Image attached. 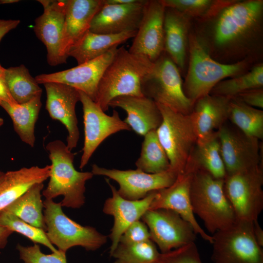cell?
Here are the masks:
<instances>
[{"label":"cell","instance_id":"6da1fadb","mask_svg":"<svg viewBox=\"0 0 263 263\" xmlns=\"http://www.w3.org/2000/svg\"><path fill=\"white\" fill-rule=\"evenodd\" d=\"M263 1H232L201 22L207 27L195 33L215 60L234 63L254 58L262 38Z\"/></svg>","mask_w":263,"mask_h":263},{"label":"cell","instance_id":"7a4b0ae2","mask_svg":"<svg viewBox=\"0 0 263 263\" xmlns=\"http://www.w3.org/2000/svg\"><path fill=\"white\" fill-rule=\"evenodd\" d=\"M188 67L183 84L187 97L194 104L210 94L214 87L228 77L241 75L249 70L254 58L225 64L214 59L195 33L188 36Z\"/></svg>","mask_w":263,"mask_h":263},{"label":"cell","instance_id":"3957f363","mask_svg":"<svg viewBox=\"0 0 263 263\" xmlns=\"http://www.w3.org/2000/svg\"><path fill=\"white\" fill-rule=\"evenodd\" d=\"M153 66L144 56L132 53L124 46L117 48L100 80L95 102L105 112L117 97L144 96L142 83Z\"/></svg>","mask_w":263,"mask_h":263},{"label":"cell","instance_id":"277c9868","mask_svg":"<svg viewBox=\"0 0 263 263\" xmlns=\"http://www.w3.org/2000/svg\"><path fill=\"white\" fill-rule=\"evenodd\" d=\"M194 165L190 189L192 211L213 234L229 227L237 219L224 191V179L215 178Z\"/></svg>","mask_w":263,"mask_h":263},{"label":"cell","instance_id":"5b68a950","mask_svg":"<svg viewBox=\"0 0 263 263\" xmlns=\"http://www.w3.org/2000/svg\"><path fill=\"white\" fill-rule=\"evenodd\" d=\"M51 161L50 180L42 192L46 199L62 195L61 207L78 208L85 202L86 182L92 178V172H80L74 166L75 153L60 140L49 142L46 146Z\"/></svg>","mask_w":263,"mask_h":263},{"label":"cell","instance_id":"8992f818","mask_svg":"<svg viewBox=\"0 0 263 263\" xmlns=\"http://www.w3.org/2000/svg\"><path fill=\"white\" fill-rule=\"evenodd\" d=\"M162 121L156 130L170 169L178 174L183 172L197 144V137L189 114L176 112L157 103Z\"/></svg>","mask_w":263,"mask_h":263},{"label":"cell","instance_id":"52a82bcc","mask_svg":"<svg viewBox=\"0 0 263 263\" xmlns=\"http://www.w3.org/2000/svg\"><path fill=\"white\" fill-rule=\"evenodd\" d=\"M46 236L58 250L66 252L72 247L80 246L87 250H95L106 244L107 236L90 226H83L67 217L60 202L52 199L43 202Z\"/></svg>","mask_w":263,"mask_h":263},{"label":"cell","instance_id":"ba28073f","mask_svg":"<svg viewBox=\"0 0 263 263\" xmlns=\"http://www.w3.org/2000/svg\"><path fill=\"white\" fill-rule=\"evenodd\" d=\"M177 66L164 51L154 62L151 72L141 85L144 96L156 103L185 114H189L194 104L185 95Z\"/></svg>","mask_w":263,"mask_h":263},{"label":"cell","instance_id":"9c48e42d","mask_svg":"<svg viewBox=\"0 0 263 263\" xmlns=\"http://www.w3.org/2000/svg\"><path fill=\"white\" fill-rule=\"evenodd\" d=\"M212 237L214 263H263V251L255 239L253 222L237 220Z\"/></svg>","mask_w":263,"mask_h":263},{"label":"cell","instance_id":"30bf717a","mask_svg":"<svg viewBox=\"0 0 263 263\" xmlns=\"http://www.w3.org/2000/svg\"><path fill=\"white\" fill-rule=\"evenodd\" d=\"M263 170L254 168L226 175L224 191L237 220L254 222L263 209Z\"/></svg>","mask_w":263,"mask_h":263},{"label":"cell","instance_id":"8fae6325","mask_svg":"<svg viewBox=\"0 0 263 263\" xmlns=\"http://www.w3.org/2000/svg\"><path fill=\"white\" fill-rule=\"evenodd\" d=\"M141 218L161 253L195 242L196 234L191 225L173 210L149 209Z\"/></svg>","mask_w":263,"mask_h":263},{"label":"cell","instance_id":"7c38bea8","mask_svg":"<svg viewBox=\"0 0 263 263\" xmlns=\"http://www.w3.org/2000/svg\"><path fill=\"white\" fill-rule=\"evenodd\" d=\"M79 94L84 126V146L79 165V168L82 169L99 145L108 137L121 131L132 129L120 118L116 111L109 115L85 93L79 91Z\"/></svg>","mask_w":263,"mask_h":263},{"label":"cell","instance_id":"4fadbf2b","mask_svg":"<svg viewBox=\"0 0 263 263\" xmlns=\"http://www.w3.org/2000/svg\"><path fill=\"white\" fill-rule=\"evenodd\" d=\"M94 175L107 177L116 181L119 188L117 191L123 198L138 200L150 193L170 186L178 174L171 169L157 173H149L140 169L119 170L100 167L96 164L92 167Z\"/></svg>","mask_w":263,"mask_h":263},{"label":"cell","instance_id":"5bb4252c","mask_svg":"<svg viewBox=\"0 0 263 263\" xmlns=\"http://www.w3.org/2000/svg\"><path fill=\"white\" fill-rule=\"evenodd\" d=\"M117 48L115 46L103 55L76 67L60 72L40 74L35 78L38 84L55 82L68 85L83 92L95 102L100 80Z\"/></svg>","mask_w":263,"mask_h":263},{"label":"cell","instance_id":"9a60e30c","mask_svg":"<svg viewBox=\"0 0 263 263\" xmlns=\"http://www.w3.org/2000/svg\"><path fill=\"white\" fill-rule=\"evenodd\" d=\"M194 165L189 162L184 171L179 174L169 187L157 190L150 206V210L167 209L179 214L192 226L196 235L212 244L213 237L200 226L192 211L190 189Z\"/></svg>","mask_w":263,"mask_h":263},{"label":"cell","instance_id":"2e32d148","mask_svg":"<svg viewBox=\"0 0 263 263\" xmlns=\"http://www.w3.org/2000/svg\"><path fill=\"white\" fill-rule=\"evenodd\" d=\"M217 132L226 175L249 169L261 164L259 140L224 125Z\"/></svg>","mask_w":263,"mask_h":263},{"label":"cell","instance_id":"e0dca14e","mask_svg":"<svg viewBox=\"0 0 263 263\" xmlns=\"http://www.w3.org/2000/svg\"><path fill=\"white\" fill-rule=\"evenodd\" d=\"M165 7L160 0H147L142 19L129 51L154 62L164 51Z\"/></svg>","mask_w":263,"mask_h":263},{"label":"cell","instance_id":"ac0fdd59","mask_svg":"<svg viewBox=\"0 0 263 263\" xmlns=\"http://www.w3.org/2000/svg\"><path fill=\"white\" fill-rule=\"evenodd\" d=\"M46 93V109L52 119L60 121L66 128L67 146L76 148L79 132L75 106L80 101L79 91L68 85L55 82L43 84Z\"/></svg>","mask_w":263,"mask_h":263},{"label":"cell","instance_id":"d6986e66","mask_svg":"<svg viewBox=\"0 0 263 263\" xmlns=\"http://www.w3.org/2000/svg\"><path fill=\"white\" fill-rule=\"evenodd\" d=\"M43 12L35 21L34 31L47 50V60L51 66L66 63L60 47L65 19L66 0H38Z\"/></svg>","mask_w":263,"mask_h":263},{"label":"cell","instance_id":"ffe728a7","mask_svg":"<svg viewBox=\"0 0 263 263\" xmlns=\"http://www.w3.org/2000/svg\"><path fill=\"white\" fill-rule=\"evenodd\" d=\"M112 193V196L105 202L103 211L114 218L113 227L109 237L111 241L110 256L117 246L119 239L125 230L134 222L139 220L150 209L157 191L150 193L145 198L138 200H130L121 197L117 189L106 179Z\"/></svg>","mask_w":263,"mask_h":263},{"label":"cell","instance_id":"44dd1931","mask_svg":"<svg viewBox=\"0 0 263 263\" xmlns=\"http://www.w3.org/2000/svg\"><path fill=\"white\" fill-rule=\"evenodd\" d=\"M147 0H137L126 4L104 5L93 18L91 32L102 34H117L137 31Z\"/></svg>","mask_w":263,"mask_h":263},{"label":"cell","instance_id":"7402d4cb","mask_svg":"<svg viewBox=\"0 0 263 263\" xmlns=\"http://www.w3.org/2000/svg\"><path fill=\"white\" fill-rule=\"evenodd\" d=\"M104 5V0H66L60 51L66 61L67 54L89 30L91 21Z\"/></svg>","mask_w":263,"mask_h":263},{"label":"cell","instance_id":"603a6c76","mask_svg":"<svg viewBox=\"0 0 263 263\" xmlns=\"http://www.w3.org/2000/svg\"><path fill=\"white\" fill-rule=\"evenodd\" d=\"M230 99L209 94L195 102L190 115L197 143L208 138L224 125L228 118Z\"/></svg>","mask_w":263,"mask_h":263},{"label":"cell","instance_id":"cb8c5ba5","mask_svg":"<svg viewBox=\"0 0 263 263\" xmlns=\"http://www.w3.org/2000/svg\"><path fill=\"white\" fill-rule=\"evenodd\" d=\"M109 107H119L127 114L124 120L137 134L144 136L160 125L162 116L157 103L145 96H121L113 99Z\"/></svg>","mask_w":263,"mask_h":263},{"label":"cell","instance_id":"d4e9b609","mask_svg":"<svg viewBox=\"0 0 263 263\" xmlns=\"http://www.w3.org/2000/svg\"><path fill=\"white\" fill-rule=\"evenodd\" d=\"M190 19L175 9L165 7L164 51L177 66L180 72H184L185 69Z\"/></svg>","mask_w":263,"mask_h":263},{"label":"cell","instance_id":"484cf974","mask_svg":"<svg viewBox=\"0 0 263 263\" xmlns=\"http://www.w3.org/2000/svg\"><path fill=\"white\" fill-rule=\"evenodd\" d=\"M51 169V165L33 166L5 173L0 183V212L33 185L49 178Z\"/></svg>","mask_w":263,"mask_h":263},{"label":"cell","instance_id":"4316f807","mask_svg":"<svg viewBox=\"0 0 263 263\" xmlns=\"http://www.w3.org/2000/svg\"><path fill=\"white\" fill-rule=\"evenodd\" d=\"M137 31L117 34L94 33L89 30L69 51L67 56L74 57L78 65L95 59L115 46L133 38Z\"/></svg>","mask_w":263,"mask_h":263},{"label":"cell","instance_id":"83f0119b","mask_svg":"<svg viewBox=\"0 0 263 263\" xmlns=\"http://www.w3.org/2000/svg\"><path fill=\"white\" fill-rule=\"evenodd\" d=\"M41 95L23 104L3 102L1 106L11 118L14 129L21 140L31 147L35 143V126L41 107Z\"/></svg>","mask_w":263,"mask_h":263},{"label":"cell","instance_id":"f1b7e54d","mask_svg":"<svg viewBox=\"0 0 263 263\" xmlns=\"http://www.w3.org/2000/svg\"><path fill=\"white\" fill-rule=\"evenodd\" d=\"M43 186V183L34 184L3 210L15 215L32 226L45 231L46 225L42 213L44 206L41 195Z\"/></svg>","mask_w":263,"mask_h":263},{"label":"cell","instance_id":"f546056e","mask_svg":"<svg viewBox=\"0 0 263 263\" xmlns=\"http://www.w3.org/2000/svg\"><path fill=\"white\" fill-rule=\"evenodd\" d=\"M189 160L215 178L224 179L226 176L217 132L206 140L197 143Z\"/></svg>","mask_w":263,"mask_h":263},{"label":"cell","instance_id":"4dcf8cb0","mask_svg":"<svg viewBox=\"0 0 263 263\" xmlns=\"http://www.w3.org/2000/svg\"><path fill=\"white\" fill-rule=\"evenodd\" d=\"M228 118L247 136L263 138V111L248 106L236 98L230 99Z\"/></svg>","mask_w":263,"mask_h":263},{"label":"cell","instance_id":"1f68e13d","mask_svg":"<svg viewBox=\"0 0 263 263\" xmlns=\"http://www.w3.org/2000/svg\"><path fill=\"white\" fill-rule=\"evenodd\" d=\"M140 156L135 162L137 169L149 173H157L170 169L167 154L156 132L152 130L144 136Z\"/></svg>","mask_w":263,"mask_h":263},{"label":"cell","instance_id":"d6a6232c","mask_svg":"<svg viewBox=\"0 0 263 263\" xmlns=\"http://www.w3.org/2000/svg\"><path fill=\"white\" fill-rule=\"evenodd\" d=\"M6 82L8 91L18 104L26 103L41 95L42 89L23 64L6 69Z\"/></svg>","mask_w":263,"mask_h":263},{"label":"cell","instance_id":"836d02e7","mask_svg":"<svg viewBox=\"0 0 263 263\" xmlns=\"http://www.w3.org/2000/svg\"><path fill=\"white\" fill-rule=\"evenodd\" d=\"M263 86V64L260 63L241 75L219 82L210 94L232 98L243 92Z\"/></svg>","mask_w":263,"mask_h":263},{"label":"cell","instance_id":"e575fe53","mask_svg":"<svg viewBox=\"0 0 263 263\" xmlns=\"http://www.w3.org/2000/svg\"><path fill=\"white\" fill-rule=\"evenodd\" d=\"M166 8L175 9L188 17L199 21L215 15L221 9L229 4V0H160Z\"/></svg>","mask_w":263,"mask_h":263},{"label":"cell","instance_id":"d590c367","mask_svg":"<svg viewBox=\"0 0 263 263\" xmlns=\"http://www.w3.org/2000/svg\"><path fill=\"white\" fill-rule=\"evenodd\" d=\"M160 253L151 240L135 244L119 243L112 254V263H153Z\"/></svg>","mask_w":263,"mask_h":263},{"label":"cell","instance_id":"8d00e7d4","mask_svg":"<svg viewBox=\"0 0 263 263\" xmlns=\"http://www.w3.org/2000/svg\"><path fill=\"white\" fill-rule=\"evenodd\" d=\"M0 225L25 236L35 244L46 246L52 252H58L48 240L45 230L27 224L13 214L1 211L0 212Z\"/></svg>","mask_w":263,"mask_h":263},{"label":"cell","instance_id":"74e56055","mask_svg":"<svg viewBox=\"0 0 263 263\" xmlns=\"http://www.w3.org/2000/svg\"><path fill=\"white\" fill-rule=\"evenodd\" d=\"M20 258L24 263H67L66 253L58 250L57 252L45 254L37 244L31 246H17Z\"/></svg>","mask_w":263,"mask_h":263},{"label":"cell","instance_id":"f35d334b","mask_svg":"<svg viewBox=\"0 0 263 263\" xmlns=\"http://www.w3.org/2000/svg\"><path fill=\"white\" fill-rule=\"evenodd\" d=\"M153 263H203L195 242L169 252L160 253Z\"/></svg>","mask_w":263,"mask_h":263},{"label":"cell","instance_id":"ab89813d","mask_svg":"<svg viewBox=\"0 0 263 263\" xmlns=\"http://www.w3.org/2000/svg\"><path fill=\"white\" fill-rule=\"evenodd\" d=\"M150 240L148 226L142 221H136L125 230L121 235L119 243L135 244Z\"/></svg>","mask_w":263,"mask_h":263},{"label":"cell","instance_id":"60d3db41","mask_svg":"<svg viewBox=\"0 0 263 263\" xmlns=\"http://www.w3.org/2000/svg\"><path fill=\"white\" fill-rule=\"evenodd\" d=\"M234 98L251 107L259 109L263 108V88L248 90Z\"/></svg>","mask_w":263,"mask_h":263},{"label":"cell","instance_id":"b9f144b4","mask_svg":"<svg viewBox=\"0 0 263 263\" xmlns=\"http://www.w3.org/2000/svg\"><path fill=\"white\" fill-rule=\"evenodd\" d=\"M6 68L0 64V105L3 102L17 103L11 95L6 82Z\"/></svg>","mask_w":263,"mask_h":263},{"label":"cell","instance_id":"7bdbcfd3","mask_svg":"<svg viewBox=\"0 0 263 263\" xmlns=\"http://www.w3.org/2000/svg\"><path fill=\"white\" fill-rule=\"evenodd\" d=\"M20 23L18 19H0V42L9 32L16 28Z\"/></svg>","mask_w":263,"mask_h":263},{"label":"cell","instance_id":"ee69618b","mask_svg":"<svg viewBox=\"0 0 263 263\" xmlns=\"http://www.w3.org/2000/svg\"><path fill=\"white\" fill-rule=\"evenodd\" d=\"M253 231L256 242L262 247L263 246V230L258 221L253 222Z\"/></svg>","mask_w":263,"mask_h":263},{"label":"cell","instance_id":"f6af8a7d","mask_svg":"<svg viewBox=\"0 0 263 263\" xmlns=\"http://www.w3.org/2000/svg\"><path fill=\"white\" fill-rule=\"evenodd\" d=\"M12 233V231L0 225V248H3L6 246L8 238Z\"/></svg>","mask_w":263,"mask_h":263},{"label":"cell","instance_id":"bcb514c9","mask_svg":"<svg viewBox=\"0 0 263 263\" xmlns=\"http://www.w3.org/2000/svg\"><path fill=\"white\" fill-rule=\"evenodd\" d=\"M137 0H104L106 4H126L134 2Z\"/></svg>","mask_w":263,"mask_h":263},{"label":"cell","instance_id":"7dc6e473","mask_svg":"<svg viewBox=\"0 0 263 263\" xmlns=\"http://www.w3.org/2000/svg\"><path fill=\"white\" fill-rule=\"evenodd\" d=\"M19 1V0H0V4H10Z\"/></svg>","mask_w":263,"mask_h":263},{"label":"cell","instance_id":"c3c4849f","mask_svg":"<svg viewBox=\"0 0 263 263\" xmlns=\"http://www.w3.org/2000/svg\"><path fill=\"white\" fill-rule=\"evenodd\" d=\"M5 173L0 171V183L3 180Z\"/></svg>","mask_w":263,"mask_h":263},{"label":"cell","instance_id":"681fc988","mask_svg":"<svg viewBox=\"0 0 263 263\" xmlns=\"http://www.w3.org/2000/svg\"><path fill=\"white\" fill-rule=\"evenodd\" d=\"M3 119L0 116V127L3 125Z\"/></svg>","mask_w":263,"mask_h":263}]
</instances>
